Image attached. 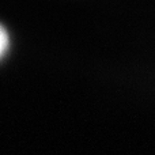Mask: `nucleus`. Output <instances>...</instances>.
I'll return each instance as SVG.
<instances>
[{
	"label": "nucleus",
	"instance_id": "nucleus-1",
	"mask_svg": "<svg viewBox=\"0 0 155 155\" xmlns=\"http://www.w3.org/2000/svg\"><path fill=\"white\" fill-rule=\"evenodd\" d=\"M5 46H7V35H5V33L3 31V29L0 27V54L3 53Z\"/></svg>",
	"mask_w": 155,
	"mask_h": 155
}]
</instances>
